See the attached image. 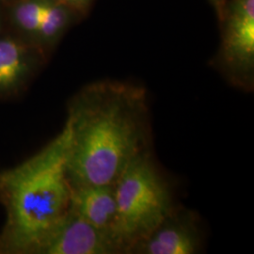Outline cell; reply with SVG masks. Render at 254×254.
<instances>
[{
	"instance_id": "277c9868",
	"label": "cell",
	"mask_w": 254,
	"mask_h": 254,
	"mask_svg": "<svg viewBox=\"0 0 254 254\" xmlns=\"http://www.w3.org/2000/svg\"><path fill=\"white\" fill-rule=\"evenodd\" d=\"M202 238L197 217L189 210L174 208L154 231L131 251L135 254H194Z\"/></svg>"
},
{
	"instance_id": "52a82bcc",
	"label": "cell",
	"mask_w": 254,
	"mask_h": 254,
	"mask_svg": "<svg viewBox=\"0 0 254 254\" xmlns=\"http://www.w3.org/2000/svg\"><path fill=\"white\" fill-rule=\"evenodd\" d=\"M72 186V210L107 236L114 246L112 239L116 219L114 185Z\"/></svg>"
},
{
	"instance_id": "7a4b0ae2",
	"label": "cell",
	"mask_w": 254,
	"mask_h": 254,
	"mask_svg": "<svg viewBox=\"0 0 254 254\" xmlns=\"http://www.w3.org/2000/svg\"><path fill=\"white\" fill-rule=\"evenodd\" d=\"M71 139L72 128L67 121L50 144L4 176L8 235L15 251L33 253L71 212L73 186L67 170Z\"/></svg>"
},
{
	"instance_id": "9c48e42d",
	"label": "cell",
	"mask_w": 254,
	"mask_h": 254,
	"mask_svg": "<svg viewBox=\"0 0 254 254\" xmlns=\"http://www.w3.org/2000/svg\"><path fill=\"white\" fill-rule=\"evenodd\" d=\"M67 12L63 6L46 2V7L39 33L45 39L54 38L65 26Z\"/></svg>"
},
{
	"instance_id": "3957f363",
	"label": "cell",
	"mask_w": 254,
	"mask_h": 254,
	"mask_svg": "<svg viewBox=\"0 0 254 254\" xmlns=\"http://www.w3.org/2000/svg\"><path fill=\"white\" fill-rule=\"evenodd\" d=\"M114 190L113 243L118 254H130L174 208L172 192L150 152L127 166L115 182Z\"/></svg>"
},
{
	"instance_id": "5b68a950",
	"label": "cell",
	"mask_w": 254,
	"mask_h": 254,
	"mask_svg": "<svg viewBox=\"0 0 254 254\" xmlns=\"http://www.w3.org/2000/svg\"><path fill=\"white\" fill-rule=\"evenodd\" d=\"M33 253L117 254L109 238L72 209L69 215L46 235Z\"/></svg>"
},
{
	"instance_id": "ba28073f",
	"label": "cell",
	"mask_w": 254,
	"mask_h": 254,
	"mask_svg": "<svg viewBox=\"0 0 254 254\" xmlns=\"http://www.w3.org/2000/svg\"><path fill=\"white\" fill-rule=\"evenodd\" d=\"M24 70V55L18 44L10 40L0 41V90L14 86Z\"/></svg>"
},
{
	"instance_id": "30bf717a",
	"label": "cell",
	"mask_w": 254,
	"mask_h": 254,
	"mask_svg": "<svg viewBox=\"0 0 254 254\" xmlns=\"http://www.w3.org/2000/svg\"><path fill=\"white\" fill-rule=\"evenodd\" d=\"M46 0H30L20 5L16 10L19 24L28 31L38 32L46 7Z\"/></svg>"
},
{
	"instance_id": "6da1fadb",
	"label": "cell",
	"mask_w": 254,
	"mask_h": 254,
	"mask_svg": "<svg viewBox=\"0 0 254 254\" xmlns=\"http://www.w3.org/2000/svg\"><path fill=\"white\" fill-rule=\"evenodd\" d=\"M72 139L67 163L72 185H114L127 166L150 152L146 91L121 82H101L70 110Z\"/></svg>"
},
{
	"instance_id": "8992f818",
	"label": "cell",
	"mask_w": 254,
	"mask_h": 254,
	"mask_svg": "<svg viewBox=\"0 0 254 254\" xmlns=\"http://www.w3.org/2000/svg\"><path fill=\"white\" fill-rule=\"evenodd\" d=\"M225 64L233 71L250 76L254 60V0H236L223 45Z\"/></svg>"
},
{
	"instance_id": "8fae6325",
	"label": "cell",
	"mask_w": 254,
	"mask_h": 254,
	"mask_svg": "<svg viewBox=\"0 0 254 254\" xmlns=\"http://www.w3.org/2000/svg\"><path fill=\"white\" fill-rule=\"evenodd\" d=\"M64 1L65 3L74 7H82L88 2V0H64Z\"/></svg>"
}]
</instances>
